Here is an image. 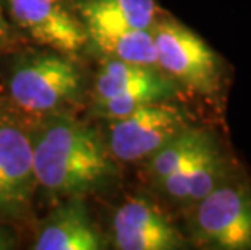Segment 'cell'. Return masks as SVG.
<instances>
[{
    "mask_svg": "<svg viewBox=\"0 0 251 250\" xmlns=\"http://www.w3.org/2000/svg\"><path fill=\"white\" fill-rule=\"evenodd\" d=\"M29 135L37 187L54 198L84 195L115 177L104 138L67 112L41 115Z\"/></svg>",
    "mask_w": 251,
    "mask_h": 250,
    "instance_id": "cell-1",
    "label": "cell"
},
{
    "mask_svg": "<svg viewBox=\"0 0 251 250\" xmlns=\"http://www.w3.org/2000/svg\"><path fill=\"white\" fill-rule=\"evenodd\" d=\"M185 213L186 231L195 246L251 250V180L240 167Z\"/></svg>",
    "mask_w": 251,
    "mask_h": 250,
    "instance_id": "cell-2",
    "label": "cell"
},
{
    "mask_svg": "<svg viewBox=\"0 0 251 250\" xmlns=\"http://www.w3.org/2000/svg\"><path fill=\"white\" fill-rule=\"evenodd\" d=\"M81 70L57 51L20 57L10 72L8 93L21 111L31 114L65 112L83 98Z\"/></svg>",
    "mask_w": 251,
    "mask_h": 250,
    "instance_id": "cell-3",
    "label": "cell"
},
{
    "mask_svg": "<svg viewBox=\"0 0 251 250\" xmlns=\"http://www.w3.org/2000/svg\"><path fill=\"white\" fill-rule=\"evenodd\" d=\"M157 67L181 88L216 96L224 89V60L196 33L172 17L161 15L151 29Z\"/></svg>",
    "mask_w": 251,
    "mask_h": 250,
    "instance_id": "cell-4",
    "label": "cell"
},
{
    "mask_svg": "<svg viewBox=\"0 0 251 250\" xmlns=\"http://www.w3.org/2000/svg\"><path fill=\"white\" fill-rule=\"evenodd\" d=\"M180 91V84L156 65L104 58L94 78L93 114L115 120L144 104L172 101Z\"/></svg>",
    "mask_w": 251,
    "mask_h": 250,
    "instance_id": "cell-5",
    "label": "cell"
},
{
    "mask_svg": "<svg viewBox=\"0 0 251 250\" xmlns=\"http://www.w3.org/2000/svg\"><path fill=\"white\" fill-rule=\"evenodd\" d=\"M104 141L110 156L120 163H143L186 127L188 112L170 101L144 104L131 114L107 120Z\"/></svg>",
    "mask_w": 251,
    "mask_h": 250,
    "instance_id": "cell-6",
    "label": "cell"
},
{
    "mask_svg": "<svg viewBox=\"0 0 251 250\" xmlns=\"http://www.w3.org/2000/svg\"><path fill=\"white\" fill-rule=\"evenodd\" d=\"M36 187L29 129L0 111V216L10 221L25 220Z\"/></svg>",
    "mask_w": 251,
    "mask_h": 250,
    "instance_id": "cell-7",
    "label": "cell"
},
{
    "mask_svg": "<svg viewBox=\"0 0 251 250\" xmlns=\"http://www.w3.org/2000/svg\"><path fill=\"white\" fill-rule=\"evenodd\" d=\"M15 25L39 44L76 56L88 44L86 29L65 0H7Z\"/></svg>",
    "mask_w": 251,
    "mask_h": 250,
    "instance_id": "cell-8",
    "label": "cell"
},
{
    "mask_svg": "<svg viewBox=\"0 0 251 250\" xmlns=\"http://www.w3.org/2000/svg\"><path fill=\"white\" fill-rule=\"evenodd\" d=\"M110 234L119 250H178L188 242L170 218L146 196H131L117 208Z\"/></svg>",
    "mask_w": 251,
    "mask_h": 250,
    "instance_id": "cell-9",
    "label": "cell"
},
{
    "mask_svg": "<svg viewBox=\"0 0 251 250\" xmlns=\"http://www.w3.org/2000/svg\"><path fill=\"white\" fill-rule=\"evenodd\" d=\"M237 169L238 164L235 158L219 140L177 172L167 175L152 187L169 203L185 210L226 182Z\"/></svg>",
    "mask_w": 251,
    "mask_h": 250,
    "instance_id": "cell-10",
    "label": "cell"
},
{
    "mask_svg": "<svg viewBox=\"0 0 251 250\" xmlns=\"http://www.w3.org/2000/svg\"><path fill=\"white\" fill-rule=\"evenodd\" d=\"M104 239L94 226L83 195L67 196L42 221L34 250H100Z\"/></svg>",
    "mask_w": 251,
    "mask_h": 250,
    "instance_id": "cell-11",
    "label": "cell"
},
{
    "mask_svg": "<svg viewBox=\"0 0 251 250\" xmlns=\"http://www.w3.org/2000/svg\"><path fill=\"white\" fill-rule=\"evenodd\" d=\"M75 8L84 29H152L162 15L157 0H76Z\"/></svg>",
    "mask_w": 251,
    "mask_h": 250,
    "instance_id": "cell-12",
    "label": "cell"
},
{
    "mask_svg": "<svg viewBox=\"0 0 251 250\" xmlns=\"http://www.w3.org/2000/svg\"><path fill=\"white\" fill-rule=\"evenodd\" d=\"M216 141H219V137L206 127H196L195 124L186 127L151 154L146 161H143L144 174L149 182L156 185L167 175L177 172L191 159L204 153Z\"/></svg>",
    "mask_w": 251,
    "mask_h": 250,
    "instance_id": "cell-13",
    "label": "cell"
},
{
    "mask_svg": "<svg viewBox=\"0 0 251 250\" xmlns=\"http://www.w3.org/2000/svg\"><path fill=\"white\" fill-rule=\"evenodd\" d=\"M88 44L104 58L156 65V46L151 29L135 28H89Z\"/></svg>",
    "mask_w": 251,
    "mask_h": 250,
    "instance_id": "cell-14",
    "label": "cell"
},
{
    "mask_svg": "<svg viewBox=\"0 0 251 250\" xmlns=\"http://www.w3.org/2000/svg\"><path fill=\"white\" fill-rule=\"evenodd\" d=\"M8 25H7V20L3 17V12H2V5H0V49L3 47L5 42L8 41Z\"/></svg>",
    "mask_w": 251,
    "mask_h": 250,
    "instance_id": "cell-15",
    "label": "cell"
},
{
    "mask_svg": "<svg viewBox=\"0 0 251 250\" xmlns=\"http://www.w3.org/2000/svg\"><path fill=\"white\" fill-rule=\"evenodd\" d=\"M12 246H13V244H12V241H10V237L3 231H0V250L10 249Z\"/></svg>",
    "mask_w": 251,
    "mask_h": 250,
    "instance_id": "cell-16",
    "label": "cell"
}]
</instances>
